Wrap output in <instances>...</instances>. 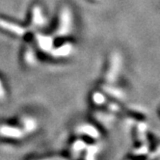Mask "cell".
I'll return each instance as SVG.
<instances>
[{
    "label": "cell",
    "mask_w": 160,
    "mask_h": 160,
    "mask_svg": "<svg viewBox=\"0 0 160 160\" xmlns=\"http://www.w3.org/2000/svg\"><path fill=\"white\" fill-rule=\"evenodd\" d=\"M131 137H132V142H133V148H135V150H140V148H142V147L144 146V143L140 138L138 128H137L136 125H134L131 129Z\"/></svg>",
    "instance_id": "2"
},
{
    "label": "cell",
    "mask_w": 160,
    "mask_h": 160,
    "mask_svg": "<svg viewBox=\"0 0 160 160\" xmlns=\"http://www.w3.org/2000/svg\"><path fill=\"white\" fill-rule=\"evenodd\" d=\"M147 142H148V152L154 153L157 150L158 147L160 145V141L157 137L152 133V132H147Z\"/></svg>",
    "instance_id": "1"
},
{
    "label": "cell",
    "mask_w": 160,
    "mask_h": 160,
    "mask_svg": "<svg viewBox=\"0 0 160 160\" xmlns=\"http://www.w3.org/2000/svg\"><path fill=\"white\" fill-rule=\"evenodd\" d=\"M6 98V87L2 78L0 77V101H3Z\"/></svg>",
    "instance_id": "5"
},
{
    "label": "cell",
    "mask_w": 160,
    "mask_h": 160,
    "mask_svg": "<svg viewBox=\"0 0 160 160\" xmlns=\"http://www.w3.org/2000/svg\"><path fill=\"white\" fill-rule=\"evenodd\" d=\"M87 1H90V2H96L98 0H87Z\"/></svg>",
    "instance_id": "6"
},
{
    "label": "cell",
    "mask_w": 160,
    "mask_h": 160,
    "mask_svg": "<svg viewBox=\"0 0 160 160\" xmlns=\"http://www.w3.org/2000/svg\"><path fill=\"white\" fill-rule=\"evenodd\" d=\"M127 160H151V156L147 153H128Z\"/></svg>",
    "instance_id": "3"
},
{
    "label": "cell",
    "mask_w": 160,
    "mask_h": 160,
    "mask_svg": "<svg viewBox=\"0 0 160 160\" xmlns=\"http://www.w3.org/2000/svg\"><path fill=\"white\" fill-rule=\"evenodd\" d=\"M129 116L133 119H135L136 121L138 122H145L146 121V116L144 114H141V113H138V112H135V111H130L129 112Z\"/></svg>",
    "instance_id": "4"
}]
</instances>
